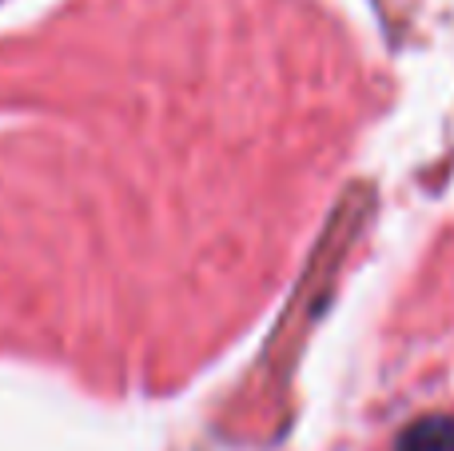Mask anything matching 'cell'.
I'll list each match as a JSON object with an SVG mask.
<instances>
[{"mask_svg":"<svg viewBox=\"0 0 454 451\" xmlns=\"http://www.w3.org/2000/svg\"><path fill=\"white\" fill-rule=\"evenodd\" d=\"M399 451H454V420L450 415H431L403 431Z\"/></svg>","mask_w":454,"mask_h":451,"instance_id":"obj_1","label":"cell"}]
</instances>
